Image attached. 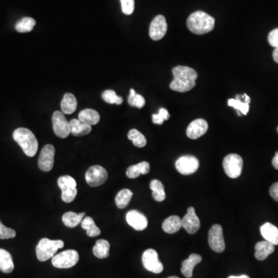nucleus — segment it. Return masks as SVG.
<instances>
[{
    "mask_svg": "<svg viewBox=\"0 0 278 278\" xmlns=\"http://www.w3.org/2000/svg\"><path fill=\"white\" fill-rule=\"evenodd\" d=\"M174 80L170 84V88L177 92H187L196 86L197 72L194 69L185 66H177L172 69Z\"/></svg>",
    "mask_w": 278,
    "mask_h": 278,
    "instance_id": "1",
    "label": "nucleus"
},
{
    "mask_svg": "<svg viewBox=\"0 0 278 278\" xmlns=\"http://www.w3.org/2000/svg\"><path fill=\"white\" fill-rule=\"evenodd\" d=\"M186 24L192 33L197 35H203L214 30L215 19L203 11H196L189 16Z\"/></svg>",
    "mask_w": 278,
    "mask_h": 278,
    "instance_id": "2",
    "label": "nucleus"
},
{
    "mask_svg": "<svg viewBox=\"0 0 278 278\" xmlns=\"http://www.w3.org/2000/svg\"><path fill=\"white\" fill-rule=\"evenodd\" d=\"M15 142L22 148L23 152L29 157H34L38 150V142L34 134L30 130L19 128L12 134Z\"/></svg>",
    "mask_w": 278,
    "mask_h": 278,
    "instance_id": "3",
    "label": "nucleus"
},
{
    "mask_svg": "<svg viewBox=\"0 0 278 278\" xmlns=\"http://www.w3.org/2000/svg\"><path fill=\"white\" fill-rule=\"evenodd\" d=\"M63 246L64 243L62 240H52L48 238H43L36 247L37 259L44 262L53 258L56 251L59 249L63 248Z\"/></svg>",
    "mask_w": 278,
    "mask_h": 278,
    "instance_id": "4",
    "label": "nucleus"
},
{
    "mask_svg": "<svg viewBox=\"0 0 278 278\" xmlns=\"http://www.w3.org/2000/svg\"><path fill=\"white\" fill-rule=\"evenodd\" d=\"M58 186L62 190L61 199L67 203H72L75 200L77 194V182L70 175H63L57 180Z\"/></svg>",
    "mask_w": 278,
    "mask_h": 278,
    "instance_id": "5",
    "label": "nucleus"
},
{
    "mask_svg": "<svg viewBox=\"0 0 278 278\" xmlns=\"http://www.w3.org/2000/svg\"><path fill=\"white\" fill-rule=\"evenodd\" d=\"M243 165V159L237 154L228 155L222 162L224 171L231 178H236L241 175Z\"/></svg>",
    "mask_w": 278,
    "mask_h": 278,
    "instance_id": "6",
    "label": "nucleus"
},
{
    "mask_svg": "<svg viewBox=\"0 0 278 278\" xmlns=\"http://www.w3.org/2000/svg\"><path fill=\"white\" fill-rule=\"evenodd\" d=\"M79 261V254L74 250H67L56 254L52 258L53 266L59 269H67L75 266Z\"/></svg>",
    "mask_w": 278,
    "mask_h": 278,
    "instance_id": "7",
    "label": "nucleus"
},
{
    "mask_svg": "<svg viewBox=\"0 0 278 278\" xmlns=\"http://www.w3.org/2000/svg\"><path fill=\"white\" fill-rule=\"evenodd\" d=\"M108 171L101 166H93L85 174L86 182L91 187L100 186L108 179Z\"/></svg>",
    "mask_w": 278,
    "mask_h": 278,
    "instance_id": "8",
    "label": "nucleus"
},
{
    "mask_svg": "<svg viewBox=\"0 0 278 278\" xmlns=\"http://www.w3.org/2000/svg\"><path fill=\"white\" fill-rule=\"evenodd\" d=\"M209 245L210 248L217 253L223 252L226 247L224 241L222 228L219 224H215L209 231Z\"/></svg>",
    "mask_w": 278,
    "mask_h": 278,
    "instance_id": "9",
    "label": "nucleus"
},
{
    "mask_svg": "<svg viewBox=\"0 0 278 278\" xmlns=\"http://www.w3.org/2000/svg\"><path fill=\"white\" fill-rule=\"evenodd\" d=\"M53 129L59 138H66L70 134V122L67 121L63 112L56 111L52 117Z\"/></svg>",
    "mask_w": 278,
    "mask_h": 278,
    "instance_id": "10",
    "label": "nucleus"
},
{
    "mask_svg": "<svg viewBox=\"0 0 278 278\" xmlns=\"http://www.w3.org/2000/svg\"><path fill=\"white\" fill-rule=\"evenodd\" d=\"M142 264L147 271L154 274L162 273L164 269L163 264L159 260V255L156 250L149 249L145 250L142 255Z\"/></svg>",
    "mask_w": 278,
    "mask_h": 278,
    "instance_id": "11",
    "label": "nucleus"
},
{
    "mask_svg": "<svg viewBox=\"0 0 278 278\" xmlns=\"http://www.w3.org/2000/svg\"><path fill=\"white\" fill-rule=\"evenodd\" d=\"M200 163L197 158L193 156H184L175 163V168L182 175H191L197 171Z\"/></svg>",
    "mask_w": 278,
    "mask_h": 278,
    "instance_id": "12",
    "label": "nucleus"
},
{
    "mask_svg": "<svg viewBox=\"0 0 278 278\" xmlns=\"http://www.w3.org/2000/svg\"><path fill=\"white\" fill-rule=\"evenodd\" d=\"M168 30L167 19L163 15H159L153 19L149 27V36L155 41H160L167 34Z\"/></svg>",
    "mask_w": 278,
    "mask_h": 278,
    "instance_id": "13",
    "label": "nucleus"
},
{
    "mask_svg": "<svg viewBox=\"0 0 278 278\" xmlns=\"http://www.w3.org/2000/svg\"><path fill=\"white\" fill-rule=\"evenodd\" d=\"M55 148L52 145H46L39 157V168L44 171H50L55 164Z\"/></svg>",
    "mask_w": 278,
    "mask_h": 278,
    "instance_id": "14",
    "label": "nucleus"
},
{
    "mask_svg": "<svg viewBox=\"0 0 278 278\" xmlns=\"http://www.w3.org/2000/svg\"><path fill=\"white\" fill-rule=\"evenodd\" d=\"M182 227L189 234H195L200 228V221L196 214L194 207L188 209L187 214L182 219Z\"/></svg>",
    "mask_w": 278,
    "mask_h": 278,
    "instance_id": "15",
    "label": "nucleus"
},
{
    "mask_svg": "<svg viewBox=\"0 0 278 278\" xmlns=\"http://www.w3.org/2000/svg\"><path fill=\"white\" fill-rule=\"evenodd\" d=\"M208 123L203 118H198L192 121L186 130V135L191 139H197L207 133Z\"/></svg>",
    "mask_w": 278,
    "mask_h": 278,
    "instance_id": "16",
    "label": "nucleus"
},
{
    "mask_svg": "<svg viewBox=\"0 0 278 278\" xmlns=\"http://www.w3.org/2000/svg\"><path fill=\"white\" fill-rule=\"evenodd\" d=\"M128 225L135 230L142 231L148 226V220L144 214L137 210H131L126 215Z\"/></svg>",
    "mask_w": 278,
    "mask_h": 278,
    "instance_id": "17",
    "label": "nucleus"
},
{
    "mask_svg": "<svg viewBox=\"0 0 278 278\" xmlns=\"http://www.w3.org/2000/svg\"><path fill=\"white\" fill-rule=\"evenodd\" d=\"M203 261L201 256L199 254H192L189 255L188 259L185 260L182 262V268H181V271H182V275L185 278H191L193 275V269L198 264H200Z\"/></svg>",
    "mask_w": 278,
    "mask_h": 278,
    "instance_id": "18",
    "label": "nucleus"
},
{
    "mask_svg": "<svg viewBox=\"0 0 278 278\" xmlns=\"http://www.w3.org/2000/svg\"><path fill=\"white\" fill-rule=\"evenodd\" d=\"M261 233L264 240L277 246L278 245V228L276 226L266 222L261 227Z\"/></svg>",
    "mask_w": 278,
    "mask_h": 278,
    "instance_id": "19",
    "label": "nucleus"
},
{
    "mask_svg": "<svg viewBox=\"0 0 278 278\" xmlns=\"http://www.w3.org/2000/svg\"><path fill=\"white\" fill-rule=\"evenodd\" d=\"M275 245L267 241H261L255 246V257L258 261L266 260L275 251Z\"/></svg>",
    "mask_w": 278,
    "mask_h": 278,
    "instance_id": "20",
    "label": "nucleus"
},
{
    "mask_svg": "<svg viewBox=\"0 0 278 278\" xmlns=\"http://www.w3.org/2000/svg\"><path fill=\"white\" fill-rule=\"evenodd\" d=\"M182 227V219L178 216H171L165 220L163 229L168 234H173Z\"/></svg>",
    "mask_w": 278,
    "mask_h": 278,
    "instance_id": "21",
    "label": "nucleus"
},
{
    "mask_svg": "<svg viewBox=\"0 0 278 278\" xmlns=\"http://www.w3.org/2000/svg\"><path fill=\"white\" fill-rule=\"evenodd\" d=\"M70 133L74 136H84L91 132L92 128L79 119H72L70 121Z\"/></svg>",
    "mask_w": 278,
    "mask_h": 278,
    "instance_id": "22",
    "label": "nucleus"
},
{
    "mask_svg": "<svg viewBox=\"0 0 278 278\" xmlns=\"http://www.w3.org/2000/svg\"><path fill=\"white\" fill-rule=\"evenodd\" d=\"M150 171V164L148 162H142L138 164L128 167L126 175L129 178H136L141 175L148 174Z\"/></svg>",
    "mask_w": 278,
    "mask_h": 278,
    "instance_id": "23",
    "label": "nucleus"
},
{
    "mask_svg": "<svg viewBox=\"0 0 278 278\" xmlns=\"http://www.w3.org/2000/svg\"><path fill=\"white\" fill-rule=\"evenodd\" d=\"M79 120L85 123V124H89L91 126L95 125L100 121V114L97 111L94 109H84L79 113Z\"/></svg>",
    "mask_w": 278,
    "mask_h": 278,
    "instance_id": "24",
    "label": "nucleus"
},
{
    "mask_svg": "<svg viewBox=\"0 0 278 278\" xmlns=\"http://www.w3.org/2000/svg\"><path fill=\"white\" fill-rule=\"evenodd\" d=\"M60 107L63 114H73L77 107V101L75 96L70 93L65 94L60 103Z\"/></svg>",
    "mask_w": 278,
    "mask_h": 278,
    "instance_id": "25",
    "label": "nucleus"
},
{
    "mask_svg": "<svg viewBox=\"0 0 278 278\" xmlns=\"http://www.w3.org/2000/svg\"><path fill=\"white\" fill-rule=\"evenodd\" d=\"M14 270L12 256L7 250L0 249V271L2 273L10 274Z\"/></svg>",
    "mask_w": 278,
    "mask_h": 278,
    "instance_id": "26",
    "label": "nucleus"
},
{
    "mask_svg": "<svg viewBox=\"0 0 278 278\" xmlns=\"http://www.w3.org/2000/svg\"><path fill=\"white\" fill-rule=\"evenodd\" d=\"M85 215V213L76 214L74 212H67L66 214H63L62 221L65 226L69 228H74L81 223Z\"/></svg>",
    "mask_w": 278,
    "mask_h": 278,
    "instance_id": "27",
    "label": "nucleus"
},
{
    "mask_svg": "<svg viewBox=\"0 0 278 278\" xmlns=\"http://www.w3.org/2000/svg\"><path fill=\"white\" fill-rule=\"evenodd\" d=\"M150 189L152 191V197L156 201L163 202L166 200L167 195L163 182L158 179H153L150 182Z\"/></svg>",
    "mask_w": 278,
    "mask_h": 278,
    "instance_id": "28",
    "label": "nucleus"
},
{
    "mask_svg": "<svg viewBox=\"0 0 278 278\" xmlns=\"http://www.w3.org/2000/svg\"><path fill=\"white\" fill-rule=\"evenodd\" d=\"M228 106L233 107L236 111H240L242 114L247 115L250 109V104L244 102V95H238L236 99L228 100Z\"/></svg>",
    "mask_w": 278,
    "mask_h": 278,
    "instance_id": "29",
    "label": "nucleus"
},
{
    "mask_svg": "<svg viewBox=\"0 0 278 278\" xmlns=\"http://www.w3.org/2000/svg\"><path fill=\"white\" fill-rule=\"evenodd\" d=\"M110 243L105 240H98L95 247H93V253L99 259H105L109 256Z\"/></svg>",
    "mask_w": 278,
    "mask_h": 278,
    "instance_id": "30",
    "label": "nucleus"
},
{
    "mask_svg": "<svg viewBox=\"0 0 278 278\" xmlns=\"http://www.w3.org/2000/svg\"><path fill=\"white\" fill-rule=\"evenodd\" d=\"M81 226L87 231V235L90 237H95L101 234L100 229L96 226L95 221L91 217H84L81 222Z\"/></svg>",
    "mask_w": 278,
    "mask_h": 278,
    "instance_id": "31",
    "label": "nucleus"
},
{
    "mask_svg": "<svg viewBox=\"0 0 278 278\" xmlns=\"http://www.w3.org/2000/svg\"><path fill=\"white\" fill-rule=\"evenodd\" d=\"M133 193L129 189H124L117 193L115 198V203L119 209H124L131 201Z\"/></svg>",
    "mask_w": 278,
    "mask_h": 278,
    "instance_id": "32",
    "label": "nucleus"
},
{
    "mask_svg": "<svg viewBox=\"0 0 278 278\" xmlns=\"http://www.w3.org/2000/svg\"><path fill=\"white\" fill-rule=\"evenodd\" d=\"M35 25V19L31 17H23L16 23L15 28L19 33H29L33 30Z\"/></svg>",
    "mask_w": 278,
    "mask_h": 278,
    "instance_id": "33",
    "label": "nucleus"
},
{
    "mask_svg": "<svg viewBox=\"0 0 278 278\" xmlns=\"http://www.w3.org/2000/svg\"><path fill=\"white\" fill-rule=\"evenodd\" d=\"M128 138L129 140L132 141L134 145L138 148L145 147L147 144V140L145 137L137 129L130 130L128 134Z\"/></svg>",
    "mask_w": 278,
    "mask_h": 278,
    "instance_id": "34",
    "label": "nucleus"
},
{
    "mask_svg": "<svg viewBox=\"0 0 278 278\" xmlns=\"http://www.w3.org/2000/svg\"><path fill=\"white\" fill-rule=\"evenodd\" d=\"M128 102L131 107H136L139 109H142L145 105V98L142 95L137 94L134 89L130 90Z\"/></svg>",
    "mask_w": 278,
    "mask_h": 278,
    "instance_id": "35",
    "label": "nucleus"
},
{
    "mask_svg": "<svg viewBox=\"0 0 278 278\" xmlns=\"http://www.w3.org/2000/svg\"><path fill=\"white\" fill-rule=\"evenodd\" d=\"M102 96L103 100L109 104H115V105H120L123 102L122 98L117 96L115 91L113 90H107V91H104Z\"/></svg>",
    "mask_w": 278,
    "mask_h": 278,
    "instance_id": "36",
    "label": "nucleus"
},
{
    "mask_svg": "<svg viewBox=\"0 0 278 278\" xmlns=\"http://www.w3.org/2000/svg\"><path fill=\"white\" fill-rule=\"evenodd\" d=\"M170 114L168 113V110H167L166 109H160L159 114L152 115V122L154 123V124L161 125L165 121L168 120Z\"/></svg>",
    "mask_w": 278,
    "mask_h": 278,
    "instance_id": "37",
    "label": "nucleus"
},
{
    "mask_svg": "<svg viewBox=\"0 0 278 278\" xmlns=\"http://www.w3.org/2000/svg\"><path fill=\"white\" fill-rule=\"evenodd\" d=\"M16 236V231L11 228L4 226L2 222L0 221V239L1 240H8L12 239Z\"/></svg>",
    "mask_w": 278,
    "mask_h": 278,
    "instance_id": "38",
    "label": "nucleus"
},
{
    "mask_svg": "<svg viewBox=\"0 0 278 278\" xmlns=\"http://www.w3.org/2000/svg\"><path fill=\"white\" fill-rule=\"evenodd\" d=\"M122 12L125 15H131L135 9V0H120Z\"/></svg>",
    "mask_w": 278,
    "mask_h": 278,
    "instance_id": "39",
    "label": "nucleus"
},
{
    "mask_svg": "<svg viewBox=\"0 0 278 278\" xmlns=\"http://www.w3.org/2000/svg\"><path fill=\"white\" fill-rule=\"evenodd\" d=\"M268 42L271 47L278 48V28L275 29L268 35Z\"/></svg>",
    "mask_w": 278,
    "mask_h": 278,
    "instance_id": "40",
    "label": "nucleus"
},
{
    "mask_svg": "<svg viewBox=\"0 0 278 278\" xmlns=\"http://www.w3.org/2000/svg\"><path fill=\"white\" fill-rule=\"evenodd\" d=\"M270 195L275 201L278 202V182L271 185L270 188Z\"/></svg>",
    "mask_w": 278,
    "mask_h": 278,
    "instance_id": "41",
    "label": "nucleus"
},
{
    "mask_svg": "<svg viewBox=\"0 0 278 278\" xmlns=\"http://www.w3.org/2000/svg\"><path fill=\"white\" fill-rule=\"evenodd\" d=\"M272 165L276 169L278 170V152H276V154H275V157L272 160Z\"/></svg>",
    "mask_w": 278,
    "mask_h": 278,
    "instance_id": "42",
    "label": "nucleus"
},
{
    "mask_svg": "<svg viewBox=\"0 0 278 278\" xmlns=\"http://www.w3.org/2000/svg\"><path fill=\"white\" fill-rule=\"evenodd\" d=\"M273 58L275 61L278 63V48H275L273 52Z\"/></svg>",
    "mask_w": 278,
    "mask_h": 278,
    "instance_id": "43",
    "label": "nucleus"
},
{
    "mask_svg": "<svg viewBox=\"0 0 278 278\" xmlns=\"http://www.w3.org/2000/svg\"><path fill=\"white\" fill-rule=\"evenodd\" d=\"M227 278H250V277L247 276V275H240V276H229Z\"/></svg>",
    "mask_w": 278,
    "mask_h": 278,
    "instance_id": "44",
    "label": "nucleus"
},
{
    "mask_svg": "<svg viewBox=\"0 0 278 278\" xmlns=\"http://www.w3.org/2000/svg\"><path fill=\"white\" fill-rule=\"evenodd\" d=\"M244 102L246 103L250 104V98L247 95V94H244Z\"/></svg>",
    "mask_w": 278,
    "mask_h": 278,
    "instance_id": "45",
    "label": "nucleus"
},
{
    "mask_svg": "<svg viewBox=\"0 0 278 278\" xmlns=\"http://www.w3.org/2000/svg\"><path fill=\"white\" fill-rule=\"evenodd\" d=\"M178 278V277L172 276V277H169V278Z\"/></svg>",
    "mask_w": 278,
    "mask_h": 278,
    "instance_id": "46",
    "label": "nucleus"
},
{
    "mask_svg": "<svg viewBox=\"0 0 278 278\" xmlns=\"http://www.w3.org/2000/svg\"></svg>",
    "mask_w": 278,
    "mask_h": 278,
    "instance_id": "47",
    "label": "nucleus"
}]
</instances>
